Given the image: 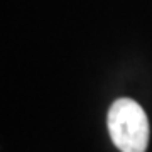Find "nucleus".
Masks as SVG:
<instances>
[{"instance_id":"f257e3e1","label":"nucleus","mask_w":152,"mask_h":152,"mask_svg":"<svg viewBox=\"0 0 152 152\" xmlns=\"http://www.w3.org/2000/svg\"><path fill=\"white\" fill-rule=\"evenodd\" d=\"M108 134L122 152H145L149 145V120L140 105L132 98L115 100L107 117Z\"/></svg>"}]
</instances>
